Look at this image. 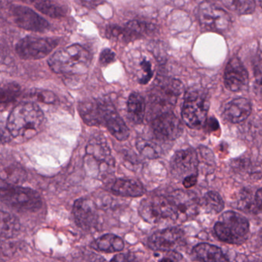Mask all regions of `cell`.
<instances>
[{
    "mask_svg": "<svg viewBox=\"0 0 262 262\" xmlns=\"http://www.w3.org/2000/svg\"><path fill=\"white\" fill-rule=\"evenodd\" d=\"M43 122L44 114L41 108L33 102H24L12 110L5 129L12 139L27 140L37 134Z\"/></svg>",
    "mask_w": 262,
    "mask_h": 262,
    "instance_id": "cell-1",
    "label": "cell"
},
{
    "mask_svg": "<svg viewBox=\"0 0 262 262\" xmlns=\"http://www.w3.org/2000/svg\"><path fill=\"white\" fill-rule=\"evenodd\" d=\"M90 52L79 44L56 52L48 61L50 69L57 74L79 75L86 73L91 63Z\"/></svg>",
    "mask_w": 262,
    "mask_h": 262,
    "instance_id": "cell-2",
    "label": "cell"
},
{
    "mask_svg": "<svg viewBox=\"0 0 262 262\" xmlns=\"http://www.w3.org/2000/svg\"><path fill=\"white\" fill-rule=\"evenodd\" d=\"M248 219L242 214L233 211L222 214L214 226V234L221 242L227 244H242L249 234Z\"/></svg>",
    "mask_w": 262,
    "mask_h": 262,
    "instance_id": "cell-3",
    "label": "cell"
},
{
    "mask_svg": "<svg viewBox=\"0 0 262 262\" xmlns=\"http://www.w3.org/2000/svg\"><path fill=\"white\" fill-rule=\"evenodd\" d=\"M0 197L3 203L18 211H36L42 208V198L37 191L11 185L3 180Z\"/></svg>",
    "mask_w": 262,
    "mask_h": 262,
    "instance_id": "cell-4",
    "label": "cell"
},
{
    "mask_svg": "<svg viewBox=\"0 0 262 262\" xmlns=\"http://www.w3.org/2000/svg\"><path fill=\"white\" fill-rule=\"evenodd\" d=\"M209 105L206 92L200 89H190L185 93L182 105V117L185 125L194 129L203 126Z\"/></svg>",
    "mask_w": 262,
    "mask_h": 262,
    "instance_id": "cell-5",
    "label": "cell"
},
{
    "mask_svg": "<svg viewBox=\"0 0 262 262\" xmlns=\"http://www.w3.org/2000/svg\"><path fill=\"white\" fill-rule=\"evenodd\" d=\"M85 165L94 177H104L113 172L115 161L106 142L101 139L90 141L85 148Z\"/></svg>",
    "mask_w": 262,
    "mask_h": 262,
    "instance_id": "cell-6",
    "label": "cell"
},
{
    "mask_svg": "<svg viewBox=\"0 0 262 262\" xmlns=\"http://www.w3.org/2000/svg\"><path fill=\"white\" fill-rule=\"evenodd\" d=\"M183 90L182 82L177 79L161 78L156 79L150 92V101L160 113L171 112ZM159 115V114H158Z\"/></svg>",
    "mask_w": 262,
    "mask_h": 262,
    "instance_id": "cell-7",
    "label": "cell"
},
{
    "mask_svg": "<svg viewBox=\"0 0 262 262\" xmlns=\"http://www.w3.org/2000/svg\"><path fill=\"white\" fill-rule=\"evenodd\" d=\"M139 212L142 219L150 224L158 223L162 219H178L169 198L164 196L143 199L139 205Z\"/></svg>",
    "mask_w": 262,
    "mask_h": 262,
    "instance_id": "cell-8",
    "label": "cell"
},
{
    "mask_svg": "<svg viewBox=\"0 0 262 262\" xmlns=\"http://www.w3.org/2000/svg\"><path fill=\"white\" fill-rule=\"evenodd\" d=\"M57 46L56 39L29 36L17 42L16 52L21 59L39 60L47 57Z\"/></svg>",
    "mask_w": 262,
    "mask_h": 262,
    "instance_id": "cell-9",
    "label": "cell"
},
{
    "mask_svg": "<svg viewBox=\"0 0 262 262\" xmlns=\"http://www.w3.org/2000/svg\"><path fill=\"white\" fill-rule=\"evenodd\" d=\"M198 16L201 25L210 31L224 33L231 25L228 13L211 3L205 2L199 6Z\"/></svg>",
    "mask_w": 262,
    "mask_h": 262,
    "instance_id": "cell-10",
    "label": "cell"
},
{
    "mask_svg": "<svg viewBox=\"0 0 262 262\" xmlns=\"http://www.w3.org/2000/svg\"><path fill=\"white\" fill-rule=\"evenodd\" d=\"M151 127L156 138L164 142L176 140L183 133L180 120L171 112L157 115L153 119Z\"/></svg>",
    "mask_w": 262,
    "mask_h": 262,
    "instance_id": "cell-11",
    "label": "cell"
},
{
    "mask_svg": "<svg viewBox=\"0 0 262 262\" xmlns=\"http://www.w3.org/2000/svg\"><path fill=\"white\" fill-rule=\"evenodd\" d=\"M73 214L77 226L84 231H91L99 223L97 207L88 198H81L75 202Z\"/></svg>",
    "mask_w": 262,
    "mask_h": 262,
    "instance_id": "cell-12",
    "label": "cell"
},
{
    "mask_svg": "<svg viewBox=\"0 0 262 262\" xmlns=\"http://www.w3.org/2000/svg\"><path fill=\"white\" fill-rule=\"evenodd\" d=\"M12 14L15 24L24 30L28 31L43 32L48 31L50 24L48 21L39 16L31 9L24 6H13L12 7Z\"/></svg>",
    "mask_w": 262,
    "mask_h": 262,
    "instance_id": "cell-13",
    "label": "cell"
},
{
    "mask_svg": "<svg viewBox=\"0 0 262 262\" xmlns=\"http://www.w3.org/2000/svg\"><path fill=\"white\" fill-rule=\"evenodd\" d=\"M199 166V156L191 148L179 150L174 155L171 161L173 174L183 178V180L189 176H198Z\"/></svg>",
    "mask_w": 262,
    "mask_h": 262,
    "instance_id": "cell-14",
    "label": "cell"
},
{
    "mask_svg": "<svg viewBox=\"0 0 262 262\" xmlns=\"http://www.w3.org/2000/svg\"><path fill=\"white\" fill-rule=\"evenodd\" d=\"M104 125L110 133L119 141H125L129 137V130L123 119L116 111L114 105L108 99H100Z\"/></svg>",
    "mask_w": 262,
    "mask_h": 262,
    "instance_id": "cell-15",
    "label": "cell"
},
{
    "mask_svg": "<svg viewBox=\"0 0 262 262\" xmlns=\"http://www.w3.org/2000/svg\"><path fill=\"white\" fill-rule=\"evenodd\" d=\"M183 238V231L173 227L153 233L148 238V245L154 251H171L182 243Z\"/></svg>",
    "mask_w": 262,
    "mask_h": 262,
    "instance_id": "cell-16",
    "label": "cell"
},
{
    "mask_svg": "<svg viewBox=\"0 0 262 262\" xmlns=\"http://www.w3.org/2000/svg\"><path fill=\"white\" fill-rule=\"evenodd\" d=\"M178 219H188L194 217L198 213L199 199L194 193L185 191H176L169 196Z\"/></svg>",
    "mask_w": 262,
    "mask_h": 262,
    "instance_id": "cell-17",
    "label": "cell"
},
{
    "mask_svg": "<svg viewBox=\"0 0 262 262\" xmlns=\"http://www.w3.org/2000/svg\"><path fill=\"white\" fill-rule=\"evenodd\" d=\"M248 74L240 59H230L224 73V83L229 91L238 92L248 83Z\"/></svg>",
    "mask_w": 262,
    "mask_h": 262,
    "instance_id": "cell-18",
    "label": "cell"
},
{
    "mask_svg": "<svg viewBox=\"0 0 262 262\" xmlns=\"http://www.w3.org/2000/svg\"><path fill=\"white\" fill-rule=\"evenodd\" d=\"M251 113V102L245 98H238L225 105L222 116L227 122L238 124L245 122Z\"/></svg>",
    "mask_w": 262,
    "mask_h": 262,
    "instance_id": "cell-19",
    "label": "cell"
},
{
    "mask_svg": "<svg viewBox=\"0 0 262 262\" xmlns=\"http://www.w3.org/2000/svg\"><path fill=\"white\" fill-rule=\"evenodd\" d=\"M81 118L90 126L104 125L100 99H91L81 102L79 105Z\"/></svg>",
    "mask_w": 262,
    "mask_h": 262,
    "instance_id": "cell-20",
    "label": "cell"
},
{
    "mask_svg": "<svg viewBox=\"0 0 262 262\" xmlns=\"http://www.w3.org/2000/svg\"><path fill=\"white\" fill-rule=\"evenodd\" d=\"M112 192L118 196L138 198L145 194V188L139 181L132 179H118L112 185Z\"/></svg>",
    "mask_w": 262,
    "mask_h": 262,
    "instance_id": "cell-21",
    "label": "cell"
},
{
    "mask_svg": "<svg viewBox=\"0 0 262 262\" xmlns=\"http://www.w3.org/2000/svg\"><path fill=\"white\" fill-rule=\"evenodd\" d=\"M194 258L201 262H228L222 250L216 245L200 243L192 249Z\"/></svg>",
    "mask_w": 262,
    "mask_h": 262,
    "instance_id": "cell-22",
    "label": "cell"
},
{
    "mask_svg": "<svg viewBox=\"0 0 262 262\" xmlns=\"http://www.w3.org/2000/svg\"><path fill=\"white\" fill-rule=\"evenodd\" d=\"M145 101L143 96L138 93L130 95L127 102V116L128 120L135 125L143 122L145 113Z\"/></svg>",
    "mask_w": 262,
    "mask_h": 262,
    "instance_id": "cell-23",
    "label": "cell"
},
{
    "mask_svg": "<svg viewBox=\"0 0 262 262\" xmlns=\"http://www.w3.org/2000/svg\"><path fill=\"white\" fill-rule=\"evenodd\" d=\"M91 247L96 251L105 253H116L122 251L125 247L124 241L113 234H105L95 239Z\"/></svg>",
    "mask_w": 262,
    "mask_h": 262,
    "instance_id": "cell-24",
    "label": "cell"
},
{
    "mask_svg": "<svg viewBox=\"0 0 262 262\" xmlns=\"http://www.w3.org/2000/svg\"><path fill=\"white\" fill-rule=\"evenodd\" d=\"M1 237L10 239L16 237L21 229L20 222L14 214L1 211Z\"/></svg>",
    "mask_w": 262,
    "mask_h": 262,
    "instance_id": "cell-25",
    "label": "cell"
},
{
    "mask_svg": "<svg viewBox=\"0 0 262 262\" xmlns=\"http://www.w3.org/2000/svg\"><path fill=\"white\" fill-rule=\"evenodd\" d=\"M149 25L142 21L133 20L128 22L122 30V41L130 42L142 37L149 31Z\"/></svg>",
    "mask_w": 262,
    "mask_h": 262,
    "instance_id": "cell-26",
    "label": "cell"
},
{
    "mask_svg": "<svg viewBox=\"0 0 262 262\" xmlns=\"http://www.w3.org/2000/svg\"><path fill=\"white\" fill-rule=\"evenodd\" d=\"M20 93V85L16 82H10L4 85L2 87L1 94H0L1 108L4 110V107L8 106L10 104L14 102L19 97Z\"/></svg>",
    "mask_w": 262,
    "mask_h": 262,
    "instance_id": "cell-27",
    "label": "cell"
},
{
    "mask_svg": "<svg viewBox=\"0 0 262 262\" xmlns=\"http://www.w3.org/2000/svg\"><path fill=\"white\" fill-rule=\"evenodd\" d=\"M202 203L208 212L214 214L221 212L225 208V202L222 196L214 191H208L204 195Z\"/></svg>",
    "mask_w": 262,
    "mask_h": 262,
    "instance_id": "cell-28",
    "label": "cell"
},
{
    "mask_svg": "<svg viewBox=\"0 0 262 262\" xmlns=\"http://www.w3.org/2000/svg\"><path fill=\"white\" fill-rule=\"evenodd\" d=\"M35 7L39 12L53 19L64 17L67 13V9L62 6L47 1L36 3Z\"/></svg>",
    "mask_w": 262,
    "mask_h": 262,
    "instance_id": "cell-29",
    "label": "cell"
},
{
    "mask_svg": "<svg viewBox=\"0 0 262 262\" xmlns=\"http://www.w3.org/2000/svg\"><path fill=\"white\" fill-rule=\"evenodd\" d=\"M222 4L240 15L251 14L255 10V4L253 1H223Z\"/></svg>",
    "mask_w": 262,
    "mask_h": 262,
    "instance_id": "cell-30",
    "label": "cell"
},
{
    "mask_svg": "<svg viewBox=\"0 0 262 262\" xmlns=\"http://www.w3.org/2000/svg\"><path fill=\"white\" fill-rule=\"evenodd\" d=\"M136 148L139 153L147 159H156L160 156V151L157 145L145 139H139L136 143Z\"/></svg>",
    "mask_w": 262,
    "mask_h": 262,
    "instance_id": "cell-31",
    "label": "cell"
},
{
    "mask_svg": "<svg viewBox=\"0 0 262 262\" xmlns=\"http://www.w3.org/2000/svg\"><path fill=\"white\" fill-rule=\"evenodd\" d=\"M30 96L39 102L46 104H56L58 98L54 93L47 90H34L30 92Z\"/></svg>",
    "mask_w": 262,
    "mask_h": 262,
    "instance_id": "cell-32",
    "label": "cell"
},
{
    "mask_svg": "<svg viewBox=\"0 0 262 262\" xmlns=\"http://www.w3.org/2000/svg\"><path fill=\"white\" fill-rule=\"evenodd\" d=\"M141 67L142 70V75L139 79V83L142 85H146L153 76L152 67L149 61L143 59L141 62Z\"/></svg>",
    "mask_w": 262,
    "mask_h": 262,
    "instance_id": "cell-33",
    "label": "cell"
},
{
    "mask_svg": "<svg viewBox=\"0 0 262 262\" xmlns=\"http://www.w3.org/2000/svg\"><path fill=\"white\" fill-rule=\"evenodd\" d=\"M116 60V54L113 50L110 49H105L102 50L99 57V62L102 66H108L113 63Z\"/></svg>",
    "mask_w": 262,
    "mask_h": 262,
    "instance_id": "cell-34",
    "label": "cell"
},
{
    "mask_svg": "<svg viewBox=\"0 0 262 262\" xmlns=\"http://www.w3.org/2000/svg\"><path fill=\"white\" fill-rule=\"evenodd\" d=\"M135 258L130 254H119L115 256L110 262H135Z\"/></svg>",
    "mask_w": 262,
    "mask_h": 262,
    "instance_id": "cell-35",
    "label": "cell"
},
{
    "mask_svg": "<svg viewBox=\"0 0 262 262\" xmlns=\"http://www.w3.org/2000/svg\"><path fill=\"white\" fill-rule=\"evenodd\" d=\"M253 90L256 97L262 101V78L254 82Z\"/></svg>",
    "mask_w": 262,
    "mask_h": 262,
    "instance_id": "cell-36",
    "label": "cell"
},
{
    "mask_svg": "<svg viewBox=\"0 0 262 262\" xmlns=\"http://www.w3.org/2000/svg\"><path fill=\"white\" fill-rule=\"evenodd\" d=\"M197 180L198 176H191L184 179L182 184H183V186L185 187V188H190L196 185Z\"/></svg>",
    "mask_w": 262,
    "mask_h": 262,
    "instance_id": "cell-37",
    "label": "cell"
},
{
    "mask_svg": "<svg viewBox=\"0 0 262 262\" xmlns=\"http://www.w3.org/2000/svg\"><path fill=\"white\" fill-rule=\"evenodd\" d=\"M254 202L257 209L262 211V188L257 190L254 195Z\"/></svg>",
    "mask_w": 262,
    "mask_h": 262,
    "instance_id": "cell-38",
    "label": "cell"
},
{
    "mask_svg": "<svg viewBox=\"0 0 262 262\" xmlns=\"http://www.w3.org/2000/svg\"><path fill=\"white\" fill-rule=\"evenodd\" d=\"M159 262H174L172 259L169 258V257H164Z\"/></svg>",
    "mask_w": 262,
    "mask_h": 262,
    "instance_id": "cell-39",
    "label": "cell"
},
{
    "mask_svg": "<svg viewBox=\"0 0 262 262\" xmlns=\"http://www.w3.org/2000/svg\"><path fill=\"white\" fill-rule=\"evenodd\" d=\"M259 239H260V242H262V229L260 230V233H259Z\"/></svg>",
    "mask_w": 262,
    "mask_h": 262,
    "instance_id": "cell-40",
    "label": "cell"
},
{
    "mask_svg": "<svg viewBox=\"0 0 262 262\" xmlns=\"http://www.w3.org/2000/svg\"><path fill=\"white\" fill-rule=\"evenodd\" d=\"M259 4H260V7H262V2H260L259 3Z\"/></svg>",
    "mask_w": 262,
    "mask_h": 262,
    "instance_id": "cell-41",
    "label": "cell"
}]
</instances>
